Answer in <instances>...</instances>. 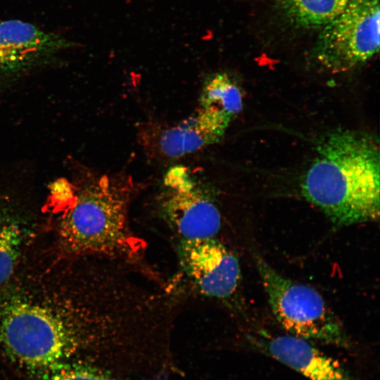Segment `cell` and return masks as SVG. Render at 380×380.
I'll return each instance as SVG.
<instances>
[{"label": "cell", "instance_id": "cell-1", "mask_svg": "<svg viewBox=\"0 0 380 380\" xmlns=\"http://www.w3.org/2000/svg\"><path fill=\"white\" fill-rule=\"evenodd\" d=\"M141 308L139 287L122 267L42 251L0 288V351L25 365L53 366L122 343Z\"/></svg>", "mask_w": 380, "mask_h": 380}, {"label": "cell", "instance_id": "cell-2", "mask_svg": "<svg viewBox=\"0 0 380 380\" xmlns=\"http://www.w3.org/2000/svg\"><path fill=\"white\" fill-rule=\"evenodd\" d=\"M134 184L123 174L99 175L80 169L72 180L63 178L53 202L47 206L57 254L130 264L141 259L144 242L129 218Z\"/></svg>", "mask_w": 380, "mask_h": 380}, {"label": "cell", "instance_id": "cell-3", "mask_svg": "<svg viewBox=\"0 0 380 380\" xmlns=\"http://www.w3.org/2000/svg\"><path fill=\"white\" fill-rule=\"evenodd\" d=\"M301 191L336 227L379 217V141L368 133L337 130L317 146Z\"/></svg>", "mask_w": 380, "mask_h": 380}, {"label": "cell", "instance_id": "cell-4", "mask_svg": "<svg viewBox=\"0 0 380 380\" xmlns=\"http://www.w3.org/2000/svg\"><path fill=\"white\" fill-rule=\"evenodd\" d=\"M253 258L271 310L289 334L341 348L350 345L340 320L317 290L284 276L256 251Z\"/></svg>", "mask_w": 380, "mask_h": 380}, {"label": "cell", "instance_id": "cell-5", "mask_svg": "<svg viewBox=\"0 0 380 380\" xmlns=\"http://www.w3.org/2000/svg\"><path fill=\"white\" fill-rule=\"evenodd\" d=\"M379 0H351L322 27L313 56L331 72L350 70L369 61L379 50Z\"/></svg>", "mask_w": 380, "mask_h": 380}, {"label": "cell", "instance_id": "cell-6", "mask_svg": "<svg viewBox=\"0 0 380 380\" xmlns=\"http://www.w3.org/2000/svg\"><path fill=\"white\" fill-rule=\"evenodd\" d=\"M159 208L179 240L216 238L221 229L222 216L217 204L182 166L172 167L166 173Z\"/></svg>", "mask_w": 380, "mask_h": 380}, {"label": "cell", "instance_id": "cell-7", "mask_svg": "<svg viewBox=\"0 0 380 380\" xmlns=\"http://www.w3.org/2000/svg\"><path fill=\"white\" fill-rule=\"evenodd\" d=\"M177 253L182 271L201 294L227 301L238 292L239 261L217 238L179 240Z\"/></svg>", "mask_w": 380, "mask_h": 380}, {"label": "cell", "instance_id": "cell-8", "mask_svg": "<svg viewBox=\"0 0 380 380\" xmlns=\"http://www.w3.org/2000/svg\"><path fill=\"white\" fill-rule=\"evenodd\" d=\"M232 118L221 111L201 107L176 125H144L139 141L150 156L175 159L219 141Z\"/></svg>", "mask_w": 380, "mask_h": 380}, {"label": "cell", "instance_id": "cell-9", "mask_svg": "<svg viewBox=\"0 0 380 380\" xmlns=\"http://www.w3.org/2000/svg\"><path fill=\"white\" fill-rule=\"evenodd\" d=\"M75 45L27 22L0 20V77L23 72Z\"/></svg>", "mask_w": 380, "mask_h": 380}, {"label": "cell", "instance_id": "cell-10", "mask_svg": "<svg viewBox=\"0 0 380 380\" xmlns=\"http://www.w3.org/2000/svg\"><path fill=\"white\" fill-rule=\"evenodd\" d=\"M42 221L21 203L0 195V288L7 284L37 251V243L48 231Z\"/></svg>", "mask_w": 380, "mask_h": 380}, {"label": "cell", "instance_id": "cell-11", "mask_svg": "<svg viewBox=\"0 0 380 380\" xmlns=\"http://www.w3.org/2000/svg\"><path fill=\"white\" fill-rule=\"evenodd\" d=\"M254 343L266 354L310 380H354L338 360L304 338L291 334H262Z\"/></svg>", "mask_w": 380, "mask_h": 380}, {"label": "cell", "instance_id": "cell-12", "mask_svg": "<svg viewBox=\"0 0 380 380\" xmlns=\"http://www.w3.org/2000/svg\"><path fill=\"white\" fill-rule=\"evenodd\" d=\"M351 0H277L283 15L293 25L322 27L337 16Z\"/></svg>", "mask_w": 380, "mask_h": 380}, {"label": "cell", "instance_id": "cell-13", "mask_svg": "<svg viewBox=\"0 0 380 380\" xmlns=\"http://www.w3.org/2000/svg\"><path fill=\"white\" fill-rule=\"evenodd\" d=\"M201 106L222 112L234 119L242 110V94L234 79L217 72L205 80L200 98Z\"/></svg>", "mask_w": 380, "mask_h": 380}, {"label": "cell", "instance_id": "cell-14", "mask_svg": "<svg viewBox=\"0 0 380 380\" xmlns=\"http://www.w3.org/2000/svg\"><path fill=\"white\" fill-rule=\"evenodd\" d=\"M46 380H109L92 369L81 366L57 367Z\"/></svg>", "mask_w": 380, "mask_h": 380}]
</instances>
